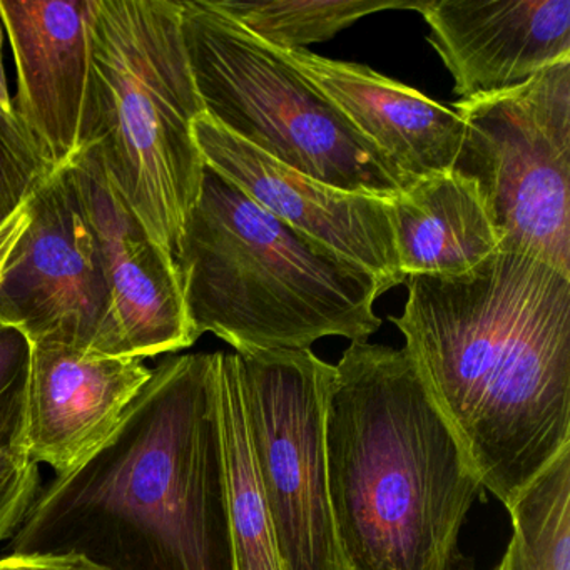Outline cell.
<instances>
[{"label": "cell", "mask_w": 570, "mask_h": 570, "mask_svg": "<svg viewBox=\"0 0 570 570\" xmlns=\"http://www.w3.org/2000/svg\"><path fill=\"white\" fill-rule=\"evenodd\" d=\"M179 4L189 68L213 121L293 171L333 188L389 202L412 188L282 51L249 35L213 0Z\"/></svg>", "instance_id": "6"}, {"label": "cell", "mask_w": 570, "mask_h": 570, "mask_svg": "<svg viewBox=\"0 0 570 570\" xmlns=\"http://www.w3.org/2000/svg\"><path fill=\"white\" fill-rule=\"evenodd\" d=\"M91 78L81 153L96 159L149 238L176 263L202 195L205 112L181 29L179 0H92Z\"/></svg>", "instance_id": "5"}, {"label": "cell", "mask_w": 570, "mask_h": 570, "mask_svg": "<svg viewBox=\"0 0 570 570\" xmlns=\"http://www.w3.org/2000/svg\"><path fill=\"white\" fill-rule=\"evenodd\" d=\"M39 490V463L18 445H0V543L18 532Z\"/></svg>", "instance_id": "21"}, {"label": "cell", "mask_w": 570, "mask_h": 570, "mask_svg": "<svg viewBox=\"0 0 570 570\" xmlns=\"http://www.w3.org/2000/svg\"><path fill=\"white\" fill-rule=\"evenodd\" d=\"M249 35L282 52L330 41L366 16L393 9L420 11L425 0H213Z\"/></svg>", "instance_id": "18"}, {"label": "cell", "mask_w": 570, "mask_h": 570, "mask_svg": "<svg viewBox=\"0 0 570 570\" xmlns=\"http://www.w3.org/2000/svg\"><path fill=\"white\" fill-rule=\"evenodd\" d=\"M176 266L198 338L213 333L238 353L309 350L326 336L368 342L382 326L376 278L208 166Z\"/></svg>", "instance_id": "4"}, {"label": "cell", "mask_w": 570, "mask_h": 570, "mask_svg": "<svg viewBox=\"0 0 570 570\" xmlns=\"http://www.w3.org/2000/svg\"><path fill=\"white\" fill-rule=\"evenodd\" d=\"M32 552L109 570H235L218 352L163 360L111 439L39 490L4 556Z\"/></svg>", "instance_id": "2"}, {"label": "cell", "mask_w": 570, "mask_h": 570, "mask_svg": "<svg viewBox=\"0 0 570 570\" xmlns=\"http://www.w3.org/2000/svg\"><path fill=\"white\" fill-rule=\"evenodd\" d=\"M238 360L246 426L283 570H348L326 473L325 406L335 365L312 350L245 352Z\"/></svg>", "instance_id": "8"}, {"label": "cell", "mask_w": 570, "mask_h": 570, "mask_svg": "<svg viewBox=\"0 0 570 570\" xmlns=\"http://www.w3.org/2000/svg\"><path fill=\"white\" fill-rule=\"evenodd\" d=\"M2 26H0V109L6 112H14V102L9 95L8 76H6L4 59H2Z\"/></svg>", "instance_id": "25"}, {"label": "cell", "mask_w": 570, "mask_h": 570, "mask_svg": "<svg viewBox=\"0 0 570 570\" xmlns=\"http://www.w3.org/2000/svg\"><path fill=\"white\" fill-rule=\"evenodd\" d=\"M151 373L135 356L31 345L19 449L56 475L71 472L111 439Z\"/></svg>", "instance_id": "12"}, {"label": "cell", "mask_w": 570, "mask_h": 570, "mask_svg": "<svg viewBox=\"0 0 570 570\" xmlns=\"http://www.w3.org/2000/svg\"><path fill=\"white\" fill-rule=\"evenodd\" d=\"M513 537L507 570H570V446L507 507Z\"/></svg>", "instance_id": "19"}, {"label": "cell", "mask_w": 570, "mask_h": 570, "mask_svg": "<svg viewBox=\"0 0 570 570\" xmlns=\"http://www.w3.org/2000/svg\"><path fill=\"white\" fill-rule=\"evenodd\" d=\"M29 356L28 338L12 326L0 325V445H18Z\"/></svg>", "instance_id": "22"}, {"label": "cell", "mask_w": 570, "mask_h": 570, "mask_svg": "<svg viewBox=\"0 0 570 570\" xmlns=\"http://www.w3.org/2000/svg\"><path fill=\"white\" fill-rule=\"evenodd\" d=\"M0 570H109L76 552L6 553Z\"/></svg>", "instance_id": "23"}, {"label": "cell", "mask_w": 570, "mask_h": 570, "mask_svg": "<svg viewBox=\"0 0 570 570\" xmlns=\"http://www.w3.org/2000/svg\"><path fill=\"white\" fill-rule=\"evenodd\" d=\"M66 171L105 255L116 356L145 360L195 345L175 259L149 238L92 156L79 155Z\"/></svg>", "instance_id": "11"}, {"label": "cell", "mask_w": 570, "mask_h": 570, "mask_svg": "<svg viewBox=\"0 0 570 570\" xmlns=\"http://www.w3.org/2000/svg\"><path fill=\"white\" fill-rule=\"evenodd\" d=\"M92 0H0L16 68V112L52 171L81 153L91 78Z\"/></svg>", "instance_id": "13"}, {"label": "cell", "mask_w": 570, "mask_h": 570, "mask_svg": "<svg viewBox=\"0 0 570 570\" xmlns=\"http://www.w3.org/2000/svg\"><path fill=\"white\" fill-rule=\"evenodd\" d=\"M405 285L390 320L483 489L509 507L570 446V275L499 246L462 275Z\"/></svg>", "instance_id": "1"}, {"label": "cell", "mask_w": 570, "mask_h": 570, "mask_svg": "<svg viewBox=\"0 0 570 570\" xmlns=\"http://www.w3.org/2000/svg\"><path fill=\"white\" fill-rule=\"evenodd\" d=\"M330 505L348 570H453L483 487L409 350L352 342L325 406Z\"/></svg>", "instance_id": "3"}, {"label": "cell", "mask_w": 570, "mask_h": 570, "mask_svg": "<svg viewBox=\"0 0 570 570\" xmlns=\"http://www.w3.org/2000/svg\"><path fill=\"white\" fill-rule=\"evenodd\" d=\"M403 275H462L500 246L475 185L449 171L415 183L392 202Z\"/></svg>", "instance_id": "16"}, {"label": "cell", "mask_w": 570, "mask_h": 570, "mask_svg": "<svg viewBox=\"0 0 570 570\" xmlns=\"http://www.w3.org/2000/svg\"><path fill=\"white\" fill-rule=\"evenodd\" d=\"M412 185L452 171L463 122L452 108L355 62L283 52Z\"/></svg>", "instance_id": "15"}, {"label": "cell", "mask_w": 570, "mask_h": 570, "mask_svg": "<svg viewBox=\"0 0 570 570\" xmlns=\"http://www.w3.org/2000/svg\"><path fill=\"white\" fill-rule=\"evenodd\" d=\"M218 406L235 570H283L249 442L236 352H218Z\"/></svg>", "instance_id": "17"}, {"label": "cell", "mask_w": 570, "mask_h": 570, "mask_svg": "<svg viewBox=\"0 0 570 570\" xmlns=\"http://www.w3.org/2000/svg\"><path fill=\"white\" fill-rule=\"evenodd\" d=\"M419 12L459 101L509 91L570 61V0H425Z\"/></svg>", "instance_id": "14"}, {"label": "cell", "mask_w": 570, "mask_h": 570, "mask_svg": "<svg viewBox=\"0 0 570 570\" xmlns=\"http://www.w3.org/2000/svg\"><path fill=\"white\" fill-rule=\"evenodd\" d=\"M28 223L29 213L28 203H26L4 225L0 226V276L4 273L9 256H11L14 246L18 245V239L21 238Z\"/></svg>", "instance_id": "24"}, {"label": "cell", "mask_w": 570, "mask_h": 570, "mask_svg": "<svg viewBox=\"0 0 570 570\" xmlns=\"http://www.w3.org/2000/svg\"><path fill=\"white\" fill-rule=\"evenodd\" d=\"M28 213L0 276V325L31 345L116 356L105 255L66 168L36 189Z\"/></svg>", "instance_id": "9"}, {"label": "cell", "mask_w": 570, "mask_h": 570, "mask_svg": "<svg viewBox=\"0 0 570 570\" xmlns=\"http://www.w3.org/2000/svg\"><path fill=\"white\" fill-rule=\"evenodd\" d=\"M205 165L262 208L368 272L385 293L405 283L393 233L392 202L343 191L269 158L203 112L193 126Z\"/></svg>", "instance_id": "10"}, {"label": "cell", "mask_w": 570, "mask_h": 570, "mask_svg": "<svg viewBox=\"0 0 570 570\" xmlns=\"http://www.w3.org/2000/svg\"><path fill=\"white\" fill-rule=\"evenodd\" d=\"M52 173L18 112L0 109V226Z\"/></svg>", "instance_id": "20"}, {"label": "cell", "mask_w": 570, "mask_h": 570, "mask_svg": "<svg viewBox=\"0 0 570 570\" xmlns=\"http://www.w3.org/2000/svg\"><path fill=\"white\" fill-rule=\"evenodd\" d=\"M452 109L463 122L452 171L475 185L500 248L570 275V61Z\"/></svg>", "instance_id": "7"}]
</instances>
